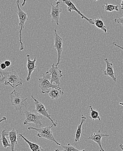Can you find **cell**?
Returning a JSON list of instances; mask_svg holds the SVG:
<instances>
[{
	"label": "cell",
	"mask_w": 123,
	"mask_h": 151,
	"mask_svg": "<svg viewBox=\"0 0 123 151\" xmlns=\"http://www.w3.org/2000/svg\"><path fill=\"white\" fill-rule=\"evenodd\" d=\"M0 76L4 85L10 86L14 89L23 85V79L15 71H0Z\"/></svg>",
	"instance_id": "cell-1"
},
{
	"label": "cell",
	"mask_w": 123,
	"mask_h": 151,
	"mask_svg": "<svg viewBox=\"0 0 123 151\" xmlns=\"http://www.w3.org/2000/svg\"><path fill=\"white\" fill-rule=\"evenodd\" d=\"M10 98L12 106L15 107L16 110L19 111L20 114L22 115V109L28 106V98L23 99L21 94L15 89H14L10 93Z\"/></svg>",
	"instance_id": "cell-2"
},
{
	"label": "cell",
	"mask_w": 123,
	"mask_h": 151,
	"mask_svg": "<svg viewBox=\"0 0 123 151\" xmlns=\"http://www.w3.org/2000/svg\"><path fill=\"white\" fill-rule=\"evenodd\" d=\"M53 127H55L53 124L50 126H47L43 128H41V127L36 128L33 126H29L28 128V129L29 130H33L36 131L38 132L37 136L39 138H44L50 141L54 142L57 145L61 146V144L57 142L53 135V132L51 130V129Z\"/></svg>",
	"instance_id": "cell-3"
},
{
	"label": "cell",
	"mask_w": 123,
	"mask_h": 151,
	"mask_svg": "<svg viewBox=\"0 0 123 151\" xmlns=\"http://www.w3.org/2000/svg\"><path fill=\"white\" fill-rule=\"evenodd\" d=\"M19 3L20 1L17 0L16 2V4L18 8V11L16 12V13L18 15L19 20V42L21 45L20 47V51H23L24 49V47L22 41V31L23 29H24L25 22L26 21H28V14L21 9Z\"/></svg>",
	"instance_id": "cell-4"
},
{
	"label": "cell",
	"mask_w": 123,
	"mask_h": 151,
	"mask_svg": "<svg viewBox=\"0 0 123 151\" xmlns=\"http://www.w3.org/2000/svg\"><path fill=\"white\" fill-rule=\"evenodd\" d=\"M25 114L26 118L24 121V125L33 123L36 124L37 128H40L43 126L42 120L43 119V116L38 113L35 109L25 111Z\"/></svg>",
	"instance_id": "cell-5"
},
{
	"label": "cell",
	"mask_w": 123,
	"mask_h": 151,
	"mask_svg": "<svg viewBox=\"0 0 123 151\" xmlns=\"http://www.w3.org/2000/svg\"><path fill=\"white\" fill-rule=\"evenodd\" d=\"M43 77L38 79L39 87L41 89L43 94H46L49 92L51 88H55L60 86L54 85L50 82V75L48 71L43 73Z\"/></svg>",
	"instance_id": "cell-6"
},
{
	"label": "cell",
	"mask_w": 123,
	"mask_h": 151,
	"mask_svg": "<svg viewBox=\"0 0 123 151\" xmlns=\"http://www.w3.org/2000/svg\"><path fill=\"white\" fill-rule=\"evenodd\" d=\"M31 98L33 99L35 105V110L42 116H44L45 117L49 119L52 122V124H54L55 127H56L57 121L55 122L53 120V119L51 118V115L49 114L47 109L46 108L44 105L40 101H39L37 99L35 98L33 95L31 96Z\"/></svg>",
	"instance_id": "cell-7"
},
{
	"label": "cell",
	"mask_w": 123,
	"mask_h": 151,
	"mask_svg": "<svg viewBox=\"0 0 123 151\" xmlns=\"http://www.w3.org/2000/svg\"><path fill=\"white\" fill-rule=\"evenodd\" d=\"M54 31V47L57 53V61L55 65L57 67L61 61V56L63 52V40L62 37L58 34L56 29H55Z\"/></svg>",
	"instance_id": "cell-8"
},
{
	"label": "cell",
	"mask_w": 123,
	"mask_h": 151,
	"mask_svg": "<svg viewBox=\"0 0 123 151\" xmlns=\"http://www.w3.org/2000/svg\"><path fill=\"white\" fill-rule=\"evenodd\" d=\"M47 71L50 74V82L52 84L55 83L56 85L60 86V80L63 76L62 70L59 69L56 66L55 64H53L51 68Z\"/></svg>",
	"instance_id": "cell-9"
},
{
	"label": "cell",
	"mask_w": 123,
	"mask_h": 151,
	"mask_svg": "<svg viewBox=\"0 0 123 151\" xmlns=\"http://www.w3.org/2000/svg\"><path fill=\"white\" fill-rule=\"evenodd\" d=\"M60 2L59 1H57L55 5H54L52 3H50L51 6L50 16L51 22H55L57 26L59 25V19L60 14L62 12L63 9L60 6Z\"/></svg>",
	"instance_id": "cell-10"
},
{
	"label": "cell",
	"mask_w": 123,
	"mask_h": 151,
	"mask_svg": "<svg viewBox=\"0 0 123 151\" xmlns=\"http://www.w3.org/2000/svg\"><path fill=\"white\" fill-rule=\"evenodd\" d=\"M61 1H62L65 4H66L67 7H68V12H72V11H75V12H76V13H77L80 16L81 18L82 19H85L87 22H89L90 24L94 25L93 20H92V18H87L85 15H84V14L81 12V11H80L79 9H77L76 5L71 1V0H61Z\"/></svg>",
	"instance_id": "cell-11"
},
{
	"label": "cell",
	"mask_w": 123,
	"mask_h": 151,
	"mask_svg": "<svg viewBox=\"0 0 123 151\" xmlns=\"http://www.w3.org/2000/svg\"><path fill=\"white\" fill-rule=\"evenodd\" d=\"M109 136H110V134L103 133L102 132L101 129H100L95 131L92 134H91L89 137L87 138V139L96 143L100 148V151H104L105 150L103 149L102 145V139L103 137H108Z\"/></svg>",
	"instance_id": "cell-12"
},
{
	"label": "cell",
	"mask_w": 123,
	"mask_h": 151,
	"mask_svg": "<svg viewBox=\"0 0 123 151\" xmlns=\"http://www.w3.org/2000/svg\"><path fill=\"white\" fill-rule=\"evenodd\" d=\"M104 61L106 64V67L103 70V74L106 77H110L114 82H116V77L114 71L113 64L109 62L107 58H105Z\"/></svg>",
	"instance_id": "cell-13"
},
{
	"label": "cell",
	"mask_w": 123,
	"mask_h": 151,
	"mask_svg": "<svg viewBox=\"0 0 123 151\" xmlns=\"http://www.w3.org/2000/svg\"><path fill=\"white\" fill-rule=\"evenodd\" d=\"M27 62L26 64V67L28 69V76L26 77V81H29L31 78V76L32 73L36 70V57H35L33 60H31L30 59V55L27 54Z\"/></svg>",
	"instance_id": "cell-14"
},
{
	"label": "cell",
	"mask_w": 123,
	"mask_h": 151,
	"mask_svg": "<svg viewBox=\"0 0 123 151\" xmlns=\"http://www.w3.org/2000/svg\"><path fill=\"white\" fill-rule=\"evenodd\" d=\"M18 131L15 129H13L11 131L8 132V136L11 144V150L12 151H14L15 145L18 143Z\"/></svg>",
	"instance_id": "cell-15"
},
{
	"label": "cell",
	"mask_w": 123,
	"mask_h": 151,
	"mask_svg": "<svg viewBox=\"0 0 123 151\" xmlns=\"http://www.w3.org/2000/svg\"><path fill=\"white\" fill-rule=\"evenodd\" d=\"M51 99L57 100L64 95V92L60 87L55 88H51L48 93Z\"/></svg>",
	"instance_id": "cell-16"
},
{
	"label": "cell",
	"mask_w": 123,
	"mask_h": 151,
	"mask_svg": "<svg viewBox=\"0 0 123 151\" xmlns=\"http://www.w3.org/2000/svg\"><path fill=\"white\" fill-rule=\"evenodd\" d=\"M19 136L21 137L22 139H23L24 140L25 142L28 145H29L30 150L32 151H44V149H43L41 146L39 145L38 144L32 142L30 140H28L27 138H25L22 134H19Z\"/></svg>",
	"instance_id": "cell-17"
},
{
	"label": "cell",
	"mask_w": 123,
	"mask_h": 151,
	"mask_svg": "<svg viewBox=\"0 0 123 151\" xmlns=\"http://www.w3.org/2000/svg\"><path fill=\"white\" fill-rule=\"evenodd\" d=\"M86 119V117L83 116V115H82L80 124L78 125L77 130H76L75 137V142H78L79 141L80 139L81 136L82 125H83V123H84V122H85Z\"/></svg>",
	"instance_id": "cell-18"
},
{
	"label": "cell",
	"mask_w": 123,
	"mask_h": 151,
	"mask_svg": "<svg viewBox=\"0 0 123 151\" xmlns=\"http://www.w3.org/2000/svg\"><path fill=\"white\" fill-rule=\"evenodd\" d=\"M1 138V141L2 144L4 148L5 149H8V148L11 147V144L9 142V140L7 139L6 136L8 135V132L6 131V130L4 129L2 131Z\"/></svg>",
	"instance_id": "cell-19"
},
{
	"label": "cell",
	"mask_w": 123,
	"mask_h": 151,
	"mask_svg": "<svg viewBox=\"0 0 123 151\" xmlns=\"http://www.w3.org/2000/svg\"><path fill=\"white\" fill-rule=\"evenodd\" d=\"M94 25H95L97 28L102 30L104 33H106L107 32V28L105 25L103 21L100 18H95L93 20Z\"/></svg>",
	"instance_id": "cell-20"
},
{
	"label": "cell",
	"mask_w": 123,
	"mask_h": 151,
	"mask_svg": "<svg viewBox=\"0 0 123 151\" xmlns=\"http://www.w3.org/2000/svg\"><path fill=\"white\" fill-rule=\"evenodd\" d=\"M90 114L89 118L90 119L92 120V121H95V120L98 119V120L100 121L101 118L99 115V112L98 111L93 109L92 106H90Z\"/></svg>",
	"instance_id": "cell-21"
},
{
	"label": "cell",
	"mask_w": 123,
	"mask_h": 151,
	"mask_svg": "<svg viewBox=\"0 0 123 151\" xmlns=\"http://www.w3.org/2000/svg\"><path fill=\"white\" fill-rule=\"evenodd\" d=\"M104 10L106 12H111L116 11L119 12V6L118 5H114V4H109L106 3L104 6Z\"/></svg>",
	"instance_id": "cell-22"
},
{
	"label": "cell",
	"mask_w": 123,
	"mask_h": 151,
	"mask_svg": "<svg viewBox=\"0 0 123 151\" xmlns=\"http://www.w3.org/2000/svg\"><path fill=\"white\" fill-rule=\"evenodd\" d=\"M76 145H72L71 143H68L66 145L63 146V150L62 151H85V150H80L77 149L76 147Z\"/></svg>",
	"instance_id": "cell-23"
},
{
	"label": "cell",
	"mask_w": 123,
	"mask_h": 151,
	"mask_svg": "<svg viewBox=\"0 0 123 151\" xmlns=\"http://www.w3.org/2000/svg\"><path fill=\"white\" fill-rule=\"evenodd\" d=\"M114 22L118 24L123 26V16L122 18H115L114 19Z\"/></svg>",
	"instance_id": "cell-24"
},
{
	"label": "cell",
	"mask_w": 123,
	"mask_h": 151,
	"mask_svg": "<svg viewBox=\"0 0 123 151\" xmlns=\"http://www.w3.org/2000/svg\"><path fill=\"white\" fill-rule=\"evenodd\" d=\"M6 65L4 64V62H2L0 64V68L2 69V70H5L6 69Z\"/></svg>",
	"instance_id": "cell-25"
},
{
	"label": "cell",
	"mask_w": 123,
	"mask_h": 151,
	"mask_svg": "<svg viewBox=\"0 0 123 151\" xmlns=\"http://www.w3.org/2000/svg\"><path fill=\"white\" fill-rule=\"evenodd\" d=\"M4 64H5V65H6V67H10V66H11V62L10 60H5V61H4Z\"/></svg>",
	"instance_id": "cell-26"
},
{
	"label": "cell",
	"mask_w": 123,
	"mask_h": 151,
	"mask_svg": "<svg viewBox=\"0 0 123 151\" xmlns=\"http://www.w3.org/2000/svg\"><path fill=\"white\" fill-rule=\"evenodd\" d=\"M113 44L116 47H118V48H120V49H122L123 51V47L117 44V43L115 42H114L113 43Z\"/></svg>",
	"instance_id": "cell-27"
},
{
	"label": "cell",
	"mask_w": 123,
	"mask_h": 151,
	"mask_svg": "<svg viewBox=\"0 0 123 151\" xmlns=\"http://www.w3.org/2000/svg\"><path fill=\"white\" fill-rule=\"evenodd\" d=\"M7 117H5V116H4L2 119H0V124H1L2 122H3L7 120Z\"/></svg>",
	"instance_id": "cell-28"
},
{
	"label": "cell",
	"mask_w": 123,
	"mask_h": 151,
	"mask_svg": "<svg viewBox=\"0 0 123 151\" xmlns=\"http://www.w3.org/2000/svg\"><path fill=\"white\" fill-rule=\"evenodd\" d=\"M26 1H27V0H23V3L22 4V7H23L25 6V4H26Z\"/></svg>",
	"instance_id": "cell-29"
},
{
	"label": "cell",
	"mask_w": 123,
	"mask_h": 151,
	"mask_svg": "<svg viewBox=\"0 0 123 151\" xmlns=\"http://www.w3.org/2000/svg\"><path fill=\"white\" fill-rule=\"evenodd\" d=\"M121 9L123 10V0H122V2H121Z\"/></svg>",
	"instance_id": "cell-30"
},
{
	"label": "cell",
	"mask_w": 123,
	"mask_h": 151,
	"mask_svg": "<svg viewBox=\"0 0 123 151\" xmlns=\"http://www.w3.org/2000/svg\"><path fill=\"white\" fill-rule=\"evenodd\" d=\"M119 146L120 148L122 149V150L123 151V144L119 145Z\"/></svg>",
	"instance_id": "cell-31"
},
{
	"label": "cell",
	"mask_w": 123,
	"mask_h": 151,
	"mask_svg": "<svg viewBox=\"0 0 123 151\" xmlns=\"http://www.w3.org/2000/svg\"><path fill=\"white\" fill-rule=\"evenodd\" d=\"M2 82H3V80L1 78H0V85L1 84Z\"/></svg>",
	"instance_id": "cell-32"
},
{
	"label": "cell",
	"mask_w": 123,
	"mask_h": 151,
	"mask_svg": "<svg viewBox=\"0 0 123 151\" xmlns=\"http://www.w3.org/2000/svg\"><path fill=\"white\" fill-rule=\"evenodd\" d=\"M119 105H121V106H122L123 108V102H119Z\"/></svg>",
	"instance_id": "cell-33"
},
{
	"label": "cell",
	"mask_w": 123,
	"mask_h": 151,
	"mask_svg": "<svg viewBox=\"0 0 123 151\" xmlns=\"http://www.w3.org/2000/svg\"><path fill=\"white\" fill-rule=\"evenodd\" d=\"M55 1H59V0H55Z\"/></svg>",
	"instance_id": "cell-34"
},
{
	"label": "cell",
	"mask_w": 123,
	"mask_h": 151,
	"mask_svg": "<svg viewBox=\"0 0 123 151\" xmlns=\"http://www.w3.org/2000/svg\"><path fill=\"white\" fill-rule=\"evenodd\" d=\"M94 1H98V0H94Z\"/></svg>",
	"instance_id": "cell-35"
}]
</instances>
